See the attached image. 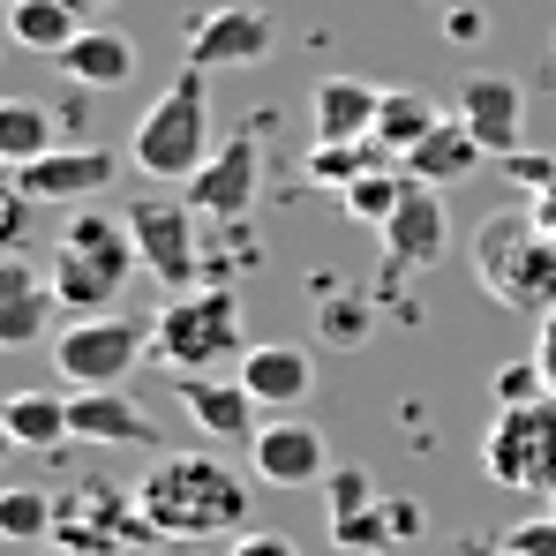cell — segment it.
<instances>
[{
  "label": "cell",
  "instance_id": "5b68a950",
  "mask_svg": "<svg viewBox=\"0 0 556 556\" xmlns=\"http://www.w3.org/2000/svg\"><path fill=\"white\" fill-rule=\"evenodd\" d=\"M151 354L181 376L218 369L226 354H249L241 346V301L226 286H203V293H166V308L151 316Z\"/></svg>",
  "mask_w": 556,
  "mask_h": 556
},
{
  "label": "cell",
  "instance_id": "277c9868",
  "mask_svg": "<svg viewBox=\"0 0 556 556\" xmlns=\"http://www.w3.org/2000/svg\"><path fill=\"white\" fill-rule=\"evenodd\" d=\"M218 143H211V98H203V68H188L174 76L166 91L143 105V121H136V143H128V159H136V174H151V181H195V166L211 159Z\"/></svg>",
  "mask_w": 556,
  "mask_h": 556
},
{
  "label": "cell",
  "instance_id": "4dcf8cb0",
  "mask_svg": "<svg viewBox=\"0 0 556 556\" xmlns=\"http://www.w3.org/2000/svg\"><path fill=\"white\" fill-rule=\"evenodd\" d=\"M534 399H549L542 362H504V369H496V414H504V406H534Z\"/></svg>",
  "mask_w": 556,
  "mask_h": 556
},
{
  "label": "cell",
  "instance_id": "1f68e13d",
  "mask_svg": "<svg viewBox=\"0 0 556 556\" xmlns=\"http://www.w3.org/2000/svg\"><path fill=\"white\" fill-rule=\"evenodd\" d=\"M496 166H504V181L519 188V195H542V188L556 181V159L549 151H527V143H519L511 159H496Z\"/></svg>",
  "mask_w": 556,
  "mask_h": 556
},
{
  "label": "cell",
  "instance_id": "7a4b0ae2",
  "mask_svg": "<svg viewBox=\"0 0 556 556\" xmlns=\"http://www.w3.org/2000/svg\"><path fill=\"white\" fill-rule=\"evenodd\" d=\"M136 271H143V256H136L128 226H113L105 211H76L68 233H61V249H53V264H46V286H53V301L68 316H105L113 293Z\"/></svg>",
  "mask_w": 556,
  "mask_h": 556
},
{
  "label": "cell",
  "instance_id": "74e56055",
  "mask_svg": "<svg viewBox=\"0 0 556 556\" xmlns=\"http://www.w3.org/2000/svg\"><path fill=\"white\" fill-rule=\"evenodd\" d=\"M233 556H301V542H293V534H241Z\"/></svg>",
  "mask_w": 556,
  "mask_h": 556
},
{
  "label": "cell",
  "instance_id": "f35d334b",
  "mask_svg": "<svg viewBox=\"0 0 556 556\" xmlns=\"http://www.w3.org/2000/svg\"><path fill=\"white\" fill-rule=\"evenodd\" d=\"M534 362L549 376V399H556V316H542V346H534Z\"/></svg>",
  "mask_w": 556,
  "mask_h": 556
},
{
  "label": "cell",
  "instance_id": "f6af8a7d",
  "mask_svg": "<svg viewBox=\"0 0 556 556\" xmlns=\"http://www.w3.org/2000/svg\"><path fill=\"white\" fill-rule=\"evenodd\" d=\"M46 556H76V549H46Z\"/></svg>",
  "mask_w": 556,
  "mask_h": 556
},
{
  "label": "cell",
  "instance_id": "484cf974",
  "mask_svg": "<svg viewBox=\"0 0 556 556\" xmlns=\"http://www.w3.org/2000/svg\"><path fill=\"white\" fill-rule=\"evenodd\" d=\"M437 121H444V113H437V105H429V98L421 91H383V105H376V151H383V159H391V166H399V159H406V151H414V143H421V136H429V128H437Z\"/></svg>",
  "mask_w": 556,
  "mask_h": 556
},
{
  "label": "cell",
  "instance_id": "d6986e66",
  "mask_svg": "<svg viewBox=\"0 0 556 556\" xmlns=\"http://www.w3.org/2000/svg\"><path fill=\"white\" fill-rule=\"evenodd\" d=\"M241 383H249V399H256L264 414H293V406L316 391V369H308L301 346H249V354H241Z\"/></svg>",
  "mask_w": 556,
  "mask_h": 556
},
{
  "label": "cell",
  "instance_id": "7c38bea8",
  "mask_svg": "<svg viewBox=\"0 0 556 556\" xmlns=\"http://www.w3.org/2000/svg\"><path fill=\"white\" fill-rule=\"evenodd\" d=\"M452 113L473 128V143H481L489 159H511V151L527 143V91H519V76H496V68L459 76V105H452Z\"/></svg>",
  "mask_w": 556,
  "mask_h": 556
},
{
  "label": "cell",
  "instance_id": "30bf717a",
  "mask_svg": "<svg viewBox=\"0 0 556 556\" xmlns=\"http://www.w3.org/2000/svg\"><path fill=\"white\" fill-rule=\"evenodd\" d=\"M113 174H121V159H113V151H98V143H61V151H46L38 166H23V174H15V188H23L38 211H46V203L76 211V203L105 195V188H113Z\"/></svg>",
  "mask_w": 556,
  "mask_h": 556
},
{
  "label": "cell",
  "instance_id": "4316f807",
  "mask_svg": "<svg viewBox=\"0 0 556 556\" xmlns=\"http://www.w3.org/2000/svg\"><path fill=\"white\" fill-rule=\"evenodd\" d=\"M61 534V496L30 489V481H8L0 489V542L30 549V542H53Z\"/></svg>",
  "mask_w": 556,
  "mask_h": 556
},
{
  "label": "cell",
  "instance_id": "7dc6e473",
  "mask_svg": "<svg viewBox=\"0 0 556 556\" xmlns=\"http://www.w3.org/2000/svg\"><path fill=\"white\" fill-rule=\"evenodd\" d=\"M0 8H15V0H0Z\"/></svg>",
  "mask_w": 556,
  "mask_h": 556
},
{
  "label": "cell",
  "instance_id": "9a60e30c",
  "mask_svg": "<svg viewBox=\"0 0 556 556\" xmlns=\"http://www.w3.org/2000/svg\"><path fill=\"white\" fill-rule=\"evenodd\" d=\"M174 391H181L188 421L203 437H218V444H256L264 437V406L249 399L241 376H174Z\"/></svg>",
  "mask_w": 556,
  "mask_h": 556
},
{
  "label": "cell",
  "instance_id": "d590c367",
  "mask_svg": "<svg viewBox=\"0 0 556 556\" xmlns=\"http://www.w3.org/2000/svg\"><path fill=\"white\" fill-rule=\"evenodd\" d=\"M504 556H556V511H542V519H519V527L504 534Z\"/></svg>",
  "mask_w": 556,
  "mask_h": 556
},
{
  "label": "cell",
  "instance_id": "ab89813d",
  "mask_svg": "<svg viewBox=\"0 0 556 556\" xmlns=\"http://www.w3.org/2000/svg\"><path fill=\"white\" fill-rule=\"evenodd\" d=\"M527 211H534V226H542V233L556 241V181L542 188V195H527Z\"/></svg>",
  "mask_w": 556,
  "mask_h": 556
},
{
  "label": "cell",
  "instance_id": "6da1fadb",
  "mask_svg": "<svg viewBox=\"0 0 556 556\" xmlns=\"http://www.w3.org/2000/svg\"><path fill=\"white\" fill-rule=\"evenodd\" d=\"M249 481L211 452H166L143 466L136 511L166 542H211V534H249Z\"/></svg>",
  "mask_w": 556,
  "mask_h": 556
},
{
  "label": "cell",
  "instance_id": "8992f818",
  "mask_svg": "<svg viewBox=\"0 0 556 556\" xmlns=\"http://www.w3.org/2000/svg\"><path fill=\"white\" fill-rule=\"evenodd\" d=\"M143 354H151V324H136V316H76L53 339V369L76 391H121V376Z\"/></svg>",
  "mask_w": 556,
  "mask_h": 556
},
{
  "label": "cell",
  "instance_id": "e0dca14e",
  "mask_svg": "<svg viewBox=\"0 0 556 556\" xmlns=\"http://www.w3.org/2000/svg\"><path fill=\"white\" fill-rule=\"evenodd\" d=\"M68 437L76 444H105V452H143L159 429L128 391H68Z\"/></svg>",
  "mask_w": 556,
  "mask_h": 556
},
{
  "label": "cell",
  "instance_id": "8d00e7d4",
  "mask_svg": "<svg viewBox=\"0 0 556 556\" xmlns=\"http://www.w3.org/2000/svg\"><path fill=\"white\" fill-rule=\"evenodd\" d=\"M316 324H324V339H339V346H354V339L369 331V324H362V301H324Z\"/></svg>",
  "mask_w": 556,
  "mask_h": 556
},
{
  "label": "cell",
  "instance_id": "2e32d148",
  "mask_svg": "<svg viewBox=\"0 0 556 556\" xmlns=\"http://www.w3.org/2000/svg\"><path fill=\"white\" fill-rule=\"evenodd\" d=\"M383 249H391V264H414V271L444 264V249H452L444 188H429V181H406V195H399V211H391V226H383Z\"/></svg>",
  "mask_w": 556,
  "mask_h": 556
},
{
  "label": "cell",
  "instance_id": "5bb4252c",
  "mask_svg": "<svg viewBox=\"0 0 556 556\" xmlns=\"http://www.w3.org/2000/svg\"><path fill=\"white\" fill-rule=\"evenodd\" d=\"M249 466H256V481H271V489H308V481H331L324 429H316V421H301V414L264 421V437L249 444Z\"/></svg>",
  "mask_w": 556,
  "mask_h": 556
},
{
  "label": "cell",
  "instance_id": "c3c4849f",
  "mask_svg": "<svg viewBox=\"0 0 556 556\" xmlns=\"http://www.w3.org/2000/svg\"><path fill=\"white\" fill-rule=\"evenodd\" d=\"M549 511H556V496H549Z\"/></svg>",
  "mask_w": 556,
  "mask_h": 556
},
{
  "label": "cell",
  "instance_id": "ffe728a7",
  "mask_svg": "<svg viewBox=\"0 0 556 556\" xmlns=\"http://www.w3.org/2000/svg\"><path fill=\"white\" fill-rule=\"evenodd\" d=\"M383 91L362 76H324L316 84V143H369Z\"/></svg>",
  "mask_w": 556,
  "mask_h": 556
},
{
  "label": "cell",
  "instance_id": "3957f363",
  "mask_svg": "<svg viewBox=\"0 0 556 556\" xmlns=\"http://www.w3.org/2000/svg\"><path fill=\"white\" fill-rule=\"evenodd\" d=\"M473 271L481 286L519 308V316H556V241L534 226V211H496L473 233Z\"/></svg>",
  "mask_w": 556,
  "mask_h": 556
},
{
  "label": "cell",
  "instance_id": "e575fe53",
  "mask_svg": "<svg viewBox=\"0 0 556 556\" xmlns=\"http://www.w3.org/2000/svg\"><path fill=\"white\" fill-rule=\"evenodd\" d=\"M38 286H46V278H38V264H30L23 249H0V308H8V301H30Z\"/></svg>",
  "mask_w": 556,
  "mask_h": 556
},
{
  "label": "cell",
  "instance_id": "4fadbf2b",
  "mask_svg": "<svg viewBox=\"0 0 556 556\" xmlns=\"http://www.w3.org/2000/svg\"><path fill=\"white\" fill-rule=\"evenodd\" d=\"M256 181H264V151H256V136H226V143L195 166V181H188V211H195V218H241V211L256 203Z\"/></svg>",
  "mask_w": 556,
  "mask_h": 556
},
{
  "label": "cell",
  "instance_id": "ba28073f",
  "mask_svg": "<svg viewBox=\"0 0 556 556\" xmlns=\"http://www.w3.org/2000/svg\"><path fill=\"white\" fill-rule=\"evenodd\" d=\"M61 549L76 556H128L136 542H151V527H143V511H136V489H113V481H84V489H68L61 496V534H53Z\"/></svg>",
  "mask_w": 556,
  "mask_h": 556
},
{
  "label": "cell",
  "instance_id": "52a82bcc",
  "mask_svg": "<svg viewBox=\"0 0 556 556\" xmlns=\"http://www.w3.org/2000/svg\"><path fill=\"white\" fill-rule=\"evenodd\" d=\"M481 466H489V481H504V489L556 496V399L504 406L496 429H489V444H481Z\"/></svg>",
  "mask_w": 556,
  "mask_h": 556
},
{
  "label": "cell",
  "instance_id": "cb8c5ba5",
  "mask_svg": "<svg viewBox=\"0 0 556 556\" xmlns=\"http://www.w3.org/2000/svg\"><path fill=\"white\" fill-rule=\"evenodd\" d=\"M61 68H68L84 91H121V84L136 76V46H128L121 30H98V23H91V30L61 53Z\"/></svg>",
  "mask_w": 556,
  "mask_h": 556
},
{
  "label": "cell",
  "instance_id": "7402d4cb",
  "mask_svg": "<svg viewBox=\"0 0 556 556\" xmlns=\"http://www.w3.org/2000/svg\"><path fill=\"white\" fill-rule=\"evenodd\" d=\"M0 429L15 437V452L76 444V437H68V399H53V391H15V399H0Z\"/></svg>",
  "mask_w": 556,
  "mask_h": 556
},
{
  "label": "cell",
  "instance_id": "60d3db41",
  "mask_svg": "<svg viewBox=\"0 0 556 556\" xmlns=\"http://www.w3.org/2000/svg\"><path fill=\"white\" fill-rule=\"evenodd\" d=\"M444 30H452V38H481V8H452Z\"/></svg>",
  "mask_w": 556,
  "mask_h": 556
},
{
  "label": "cell",
  "instance_id": "83f0119b",
  "mask_svg": "<svg viewBox=\"0 0 556 556\" xmlns=\"http://www.w3.org/2000/svg\"><path fill=\"white\" fill-rule=\"evenodd\" d=\"M399 195H406V174L383 159V166H369L354 188H339V203L354 211V218H369V226H391V211H399Z\"/></svg>",
  "mask_w": 556,
  "mask_h": 556
},
{
  "label": "cell",
  "instance_id": "7bdbcfd3",
  "mask_svg": "<svg viewBox=\"0 0 556 556\" xmlns=\"http://www.w3.org/2000/svg\"><path fill=\"white\" fill-rule=\"evenodd\" d=\"M68 8H76V15H84V23H91V15H105V8H113V0H68Z\"/></svg>",
  "mask_w": 556,
  "mask_h": 556
},
{
  "label": "cell",
  "instance_id": "d6a6232c",
  "mask_svg": "<svg viewBox=\"0 0 556 556\" xmlns=\"http://www.w3.org/2000/svg\"><path fill=\"white\" fill-rule=\"evenodd\" d=\"M30 218H38V203L8 174V181H0V249H23V241H30Z\"/></svg>",
  "mask_w": 556,
  "mask_h": 556
},
{
  "label": "cell",
  "instance_id": "836d02e7",
  "mask_svg": "<svg viewBox=\"0 0 556 556\" xmlns=\"http://www.w3.org/2000/svg\"><path fill=\"white\" fill-rule=\"evenodd\" d=\"M324 489H331V519H354V511H369V504H376V489H369L362 466H339Z\"/></svg>",
  "mask_w": 556,
  "mask_h": 556
},
{
  "label": "cell",
  "instance_id": "44dd1931",
  "mask_svg": "<svg viewBox=\"0 0 556 556\" xmlns=\"http://www.w3.org/2000/svg\"><path fill=\"white\" fill-rule=\"evenodd\" d=\"M421 534V504H369V511H354V519H331V542L354 556H391L399 542H414Z\"/></svg>",
  "mask_w": 556,
  "mask_h": 556
},
{
  "label": "cell",
  "instance_id": "bcb514c9",
  "mask_svg": "<svg viewBox=\"0 0 556 556\" xmlns=\"http://www.w3.org/2000/svg\"><path fill=\"white\" fill-rule=\"evenodd\" d=\"M0 181H8V166H0Z\"/></svg>",
  "mask_w": 556,
  "mask_h": 556
},
{
  "label": "cell",
  "instance_id": "d4e9b609",
  "mask_svg": "<svg viewBox=\"0 0 556 556\" xmlns=\"http://www.w3.org/2000/svg\"><path fill=\"white\" fill-rule=\"evenodd\" d=\"M46 151H61V143H53V113H46L38 98H0V166L23 174V166H38Z\"/></svg>",
  "mask_w": 556,
  "mask_h": 556
},
{
  "label": "cell",
  "instance_id": "9c48e42d",
  "mask_svg": "<svg viewBox=\"0 0 556 556\" xmlns=\"http://www.w3.org/2000/svg\"><path fill=\"white\" fill-rule=\"evenodd\" d=\"M121 226H128L143 271L166 293H188V278H195V211H188V195H143Z\"/></svg>",
  "mask_w": 556,
  "mask_h": 556
},
{
  "label": "cell",
  "instance_id": "b9f144b4",
  "mask_svg": "<svg viewBox=\"0 0 556 556\" xmlns=\"http://www.w3.org/2000/svg\"><path fill=\"white\" fill-rule=\"evenodd\" d=\"M452 556H504V542H459Z\"/></svg>",
  "mask_w": 556,
  "mask_h": 556
},
{
  "label": "cell",
  "instance_id": "f546056e",
  "mask_svg": "<svg viewBox=\"0 0 556 556\" xmlns=\"http://www.w3.org/2000/svg\"><path fill=\"white\" fill-rule=\"evenodd\" d=\"M53 308H61L53 286H38L30 301H8V308H0V346H38L46 324H53Z\"/></svg>",
  "mask_w": 556,
  "mask_h": 556
},
{
  "label": "cell",
  "instance_id": "ac0fdd59",
  "mask_svg": "<svg viewBox=\"0 0 556 556\" xmlns=\"http://www.w3.org/2000/svg\"><path fill=\"white\" fill-rule=\"evenodd\" d=\"M481 159H489V151L473 143V128H466L459 113H444V121L399 159V174H406V181H429V188H452V181H466Z\"/></svg>",
  "mask_w": 556,
  "mask_h": 556
},
{
  "label": "cell",
  "instance_id": "ee69618b",
  "mask_svg": "<svg viewBox=\"0 0 556 556\" xmlns=\"http://www.w3.org/2000/svg\"><path fill=\"white\" fill-rule=\"evenodd\" d=\"M8 452H15V437H8V429H0V459H8Z\"/></svg>",
  "mask_w": 556,
  "mask_h": 556
},
{
  "label": "cell",
  "instance_id": "f1b7e54d",
  "mask_svg": "<svg viewBox=\"0 0 556 556\" xmlns=\"http://www.w3.org/2000/svg\"><path fill=\"white\" fill-rule=\"evenodd\" d=\"M369 166H383L376 143H316L308 151V181H324V188H354Z\"/></svg>",
  "mask_w": 556,
  "mask_h": 556
},
{
  "label": "cell",
  "instance_id": "603a6c76",
  "mask_svg": "<svg viewBox=\"0 0 556 556\" xmlns=\"http://www.w3.org/2000/svg\"><path fill=\"white\" fill-rule=\"evenodd\" d=\"M84 30H91V23H84L68 0H15V8H8V38H15L23 53H53V61H61Z\"/></svg>",
  "mask_w": 556,
  "mask_h": 556
},
{
  "label": "cell",
  "instance_id": "8fae6325",
  "mask_svg": "<svg viewBox=\"0 0 556 556\" xmlns=\"http://www.w3.org/2000/svg\"><path fill=\"white\" fill-rule=\"evenodd\" d=\"M271 53V15L264 8H203L188 23V68L218 76V68H256Z\"/></svg>",
  "mask_w": 556,
  "mask_h": 556
}]
</instances>
